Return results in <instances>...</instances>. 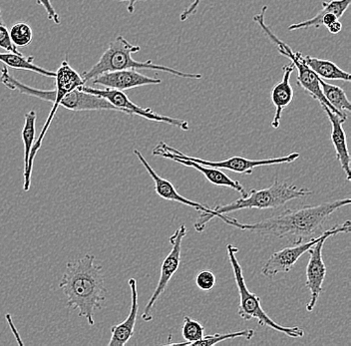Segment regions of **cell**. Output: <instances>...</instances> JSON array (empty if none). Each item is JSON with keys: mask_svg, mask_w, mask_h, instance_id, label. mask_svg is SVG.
<instances>
[{"mask_svg": "<svg viewBox=\"0 0 351 346\" xmlns=\"http://www.w3.org/2000/svg\"><path fill=\"white\" fill-rule=\"evenodd\" d=\"M186 235V225H181L179 229L170 238L172 249H171L170 254L167 256L163 264H162L161 273H160L157 288L154 291L151 299H149L148 304H147L144 312L142 314V319L146 321V323L152 321V308L154 306H155L158 299L161 297V295H163L173 275L177 273L178 269H179L180 264H181L182 242H183V238H185Z\"/></svg>", "mask_w": 351, "mask_h": 346, "instance_id": "12", "label": "cell"}, {"mask_svg": "<svg viewBox=\"0 0 351 346\" xmlns=\"http://www.w3.org/2000/svg\"><path fill=\"white\" fill-rule=\"evenodd\" d=\"M90 82L93 83L94 86L99 85L104 86L105 88L126 91L147 85L161 84L162 80L159 78L149 77L135 69H127L101 74L97 77L92 79Z\"/></svg>", "mask_w": 351, "mask_h": 346, "instance_id": "14", "label": "cell"}, {"mask_svg": "<svg viewBox=\"0 0 351 346\" xmlns=\"http://www.w3.org/2000/svg\"><path fill=\"white\" fill-rule=\"evenodd\" d=\"M83 91L88 93L94 94V95L103 97L104 99L111 103L116 108L119 109L122 113L128 114V115H137L144 119L150 120V121L158 122V123H166L178 127L183 131L190 129V125L185 120L177 119V118L168 117V116L160 115L156 113L151 108H142L138 106L135 103L129 99L128 96L124 93V91L116 89H96L93 87L83 86Z\"/></svg>", "mask_w": 351, "mask_h": 346, "instance_id": "10", "label": "cell"}, {"mask_svg": "<svg viewBox=\"0 0 351 346\" xmlns=\"http://www.w3.org/2000/svg\"><path fill=\"white\" fill-rule=\"evenodd\" d=\"M313 190L307 188H300L287 182H280L274 179L273 185L262 190H251L245 196L238 200L219 205L215 208V212L219 214V220L226 223L227 214L245 209L274 210L282 207L285 203L298 199L306 198L311 196Z\"/></svg>", "mask_w": 351, "mask_h": 346, "instance_id": "4", "label": "cell"}, {"mask_svg": "<svg viewBox=\"0 0 351 346\" xmlns=\"http://www.w3.org/2000/svg\"><path fill=\"white\" fill-rule=\"evenodd\" d=\"M59 288L67 297V306L79 310V317L94 325V312L102 308L106 299L102 267L95 264V256L84 257L66 264Z\"/></svg>", "mask_w": 351, "mask_h": 346, "instance_id": "2", "label": "cell"}, {"mask_svg": "<svg viewBox=\"0 0 351 346\" xmlns=\"http://www.w3.org/2000/svg\"><path fill=\"white\" fill-rule=\"evenodd\" d=\"M81 88L72 90L71 92L66 94L61 101L60 106L64 107L68 110L76 112L98 110L120 112L119 109L116 108L104 98L88 93Z\"/></svg>", "mask_w": 351, "mask_h": 346, "instance_id": "17", "label": "cell"}, {"mask_svg": "<svg viewBox=\"0 0 351 346\" xmlns=\"http://www.w3.org/2000/svg\"><path fill=\"white\" fill-rule=\"evenodd\" d=\"M267 10V6H263L261 12L258 13V14L254 15V21L261 26L263 32L269 37V40L276 45L278 52H280L282 55L291 59V63H293L296 69H298V84L300 85L302 88L306 90V92H308L309 95H311L313 99L317 100L318 102L320 103V105H326L331 111L335 112L339 117L346 120V118H348L346 115L340 113L337 109L333 108V107L329 104L328 101L326 99V97H324V94H322V88H320L319 77H318L317 74H315L311 68L304 64L302 58V52L293 51L289 45H285L284 41L278 38L276 34L269 29V26L265 24V15Z\"/></svg>", "mask_w": 351, "mask_h": 346, "instance_id": "6", "label": "cell"}, {"mask_svg": "<svg viewBox=\"0 0 351 346\" xmlns=\"http://www.w3.org/2000/svg\"><path fill=\"white\" fill-rule=\"evenodd\" d=\"M0 48L13 53H21L10 38V30L4 24H0Z\"/></svg>", "mask_w": 351, "mask_h": 346, "instance_id": "29", "label": "cell"}, {"mask_svg": "<svg viewBox=\"0 0 351 346\" xmlns=\"http://www.w3.org/2000/svg\"><path fill=\"white\" fill-rule=\"evenodd\" d=\"M134 154L137 156L142 165L146 169L148 174L150 175L151 178L153 179L154 183H155V190L158 196L161 197L164 200L183 203V205L194 208L197 211L201 212L199 220L195 223V230H196L197 233H202L205 230L207 223H210V221L214 220V219H219V214L214 210L210 209L207 206L202 205V203H197V201L189 200V199L180 195L178 190H176L175 186L171 182L162 178L154 171V169L149 165L148 162H147V160L145 159L139 150L135 149Z\"/></svg>", "mask_w": 351, "mask_h": 346, "instance_id": "11", "label": "cell"}, {"mask_svg": "<svg viewBox=\"0 0 351 346\" xmlns=\"http://www.w3.org/2000/svg\"><path fill=\"white\" fill-rule=\"evenodd\" d=\"M351 3V0H331V1L322 2V10L313 17L311 19L302 21V23L291 24L287 27L289 32L293 30L307 29V28H319L322 25V19L324 15L328 13H333L337 15V18H340L342 15L348 10Z\"/></svg>", "mask_w": 351, "mask_h": 346, "instance_id": "21", "label": "cell"}, {"mask_svg": "<svg viewBox=\"0 0 351 346\" xmlns=\"http://www.w3.org/2000/svg\"><path fill=\"white\" fill-rule=\"evenodd\" d=\"M322 236H324V233L317 238L306 240V242L295 244L293 246L276 251L263 264L262 269L263 275L267 277H274L276 275H282V273H289L295 266L300 257L307 253L311 247L315 246Z\"/></svg>", "mask_w": 351, "mask_h": 346, "instance_id": "13", "label": "cell"}, {"mask_svg": "<svg viewBox=\"0 0 351 346\" xmlns=\"http://www.w3.org/2000/svg\"><path fill=\"white\" fill-rule=\"evenodd\" d=\"M350 203L351 200L348 198L322 205L304 206L300 209H287L276 216L254 223H239L236 219L229 217L226 223L241 231L289 238L291 244H300L313 238L333 212Z\"/></svg>", "mask_w": 351, "mask_h": 346, "instance_id": "1", "label": "cell"}, {"mask_svg": "<svg viewBox=\"0 0 351 346\" xmlns=\"http://www.w3.org/2000/svg\"><path fill=\"white\" fill-rule=\"evenodd\" d=\"M152 153L154 156L166 158V159L172 160V161L177 162V163L181 164V165L186 166V167L194 168L195 170L202 173V174L205 176V178L207 179L210 183H212L213 185L219 186V187L230 188V189L237 190V192L240 193L241 197L247 194L245 188H243V186L241 185L240 182L234 181V180L230 179L228 175L221 172L219 169L208 167V166L202 165V164L197 163V162L175 156L172 153L165 150L161 143L158 144V145L154 148Z\"/></svg>", "mask_w": 351, "mask_h": 346, "instance_id": "15", "label": "cell"}, {"mask_svg": "<svg viewBox=\"0 0 351 346\" xmlns=\"http://www.w3.org/2000/svg\"><path fill=\"white\" fill-rule=\"evenodd\" d=\"M160 143L163 146L165 150L172 153L175 156L191 160V161L197 162V163L208 166V167L219 169V170H223H223L232 171V172L241 175H251L254 172V169L263 167V166L282 165V164L293 163L300 156V153L295 152L291 153V154L287 155V156L271 158V159L252 160L247 159V158L236 156L230 157L229 159L221 160V161H208V160L199 159V158L188 156V155L176 150L175 148L167 145L165 142H160Z\"/></svg>", "mask_w": 351, "mask_h": 346, "instance_id": "9", "label": "cell"}, {"mask_svg": "<svg viewBox=\"0 0 351 346\" xmlns=\"http://www.w3.org/2000/svg\"><path fill=\"white\" fill-rule=\"evenodd\" d=\"M140 50H141L140 46L131 45L124 36L119 35L110 43L109 47L105 50L98 62L81 76L84 82L87 83L107 72L127 69H145L166 72L184 79H194V80L202 79V74L199 73H186L175 68L155 64L151 60L145 61V62L134 60L132 54L137 53Z\"/></svg>", "mask_w": 351, "mask_h": 346, "instance_id": "3", "label": "cell"}, {"mask_svg": "<svg viewBox=\"0 0 351 346\" xmlns=\"http://www.w3.org/2000/svg\"><path fill=\"white\" fill-rule=\"evenodd\" d=\"M322 106L331 123V141H332L335 153H337V160L340 164V167L343 170L344 174H346V180L350 181V151H348V141H346V132H344L343 127H342L346 120L339 117L335 112L331 111L326 105H322Z\"/></svg>", "mask_w": 351, "mask_h": 346, "instance_id": "16", "label": "cell"}, {"mask_svg": "<svg viewBox=\"0 0 351 346\" xmlns=\"http://www.w3.org/2000/svg\"><path fill=\"white\" fill-rule=\"evenodd\" d=\"M320 88L326 99L328 101L329 104L337 109L341 114L346 115V111L351 110L350 101L343 89L340 88L335 85L326 83L324 79L319 78Z\"/></svg>", "mask_w": 351, "mask_h": 346, "instance_id": "23", "label": "cell"}, {"mask_svg": "<svg viewBox=\"0 0 351 346\" xmlns=\"http://www.w3.org/2000/svg\"><path fill=\"white\" fill-rule=\"evenodd\" d=\"M205 328L199 321H194L190 317H184L183 328H182V335L186 341L183 343H168V345H192L197 343L199 339L203 338Z\"/></svg>", "mask_w": 351, "mask_h": 346, "instance_id": "25", "label": "cell"}, {"mask_svg": "<svg viewBox=\"0 0 351 346\" xmlns=\"http://www.w3.org/2000/svg\"><path fill=\"white\" fill-rule=\"evenodd\" d=\"M337 21H339L337 15L333 14V13H328V14H326L322 17V25H324L326 27H328V25H330L331 23H333Z\"/></svg>", "mask_w": 351, "mask_h": 346, "instance_id": "32", "label": "cell"}, {"mask_svg": "<svg viewBox=\"0 0 351 346\" xmlns=\"http://www.w3.org/2000/svg\"><path fill=\"white\" fill-rule=\"evenodd\" d=\"M199 3H201V0H194L193 3H191V5L181 13L180 21H186L189 17L194 15L197 12V8H199Z\"/></svg>", "mask_w": 351, "mask_h": 346, "instance_id": "31", "label": "cell"}, {"mask_svg": "<svg viewBox=\"0 0 351 346\" xmlns=\"http://www.w3.org/2000/svg\"><path fill=\"white\" fill-rule=\"evenodd\" d=\"M0 24H4L3 18H2V12L1 8H0Z\"/></svg>", "mask_w": 351, "mask_h": 346, "instance_id": "35", "label": "cell"}, {"mask_svg": "<svg viewBox=\"0 0 351 346\" xmlns=\"http://www.w3.org/2000/svg\"><path fill=\"white\" fill-rule=\"evenodd\" d=\"M216 277L214 273L210 271H201L197 275L196 284L199 290L208 291L212 290L216 286Z\"/></svg>", "mask_w": 351, "mask_h": 346, "instance_id": "28", "label": "cell"}, {"mask_svg": "<svg viewBox=\"0 0 351 346\" xmlns=\"http://www.w3.org/2000/svg\"><path fill=\"white\" fill-rule=\"evenodd\" d=\"M350 231L351 223L350 221H346L340 225H333L328 231L324 232V236L307 251L309 253V260L306 267V286L311 291V299L306 304L307 312H311L315 310V304H317L322 291V284H324L326 273H328L324 258H322L324 243L330 236H337L339 234H350Z\"/></svg>", "mask_w": 351, "mask_h": 346, "instance_id": "8", "label": "cell"}, {"mask_svg": "<svg viewBox=\"0 0 351 346\" xmlns=\"http://www.w3.org/2000/svg\"><path fill=\"white\" fill-rule=\"evenodd\" d=\"M254 335V330H239V332H230V334H214L207 335V336H203V338L199 339L197 343H193V346H210L217 345V343H221V341H230V339L239 338V337H243V338L252 339Z\"/></svg>", "mask_w": 351, "mask_h": 346, "instance_id": "26", "label": "cell"}, {"mask_svg": "<svg viewBox=\"0 0 351 346\" xmlns=\"http://www.w3.org/2000/svg\"><path fill=\"white\" fill-rule=\"evenodd\" d=\"M120 2H127V10L129 13L135 12V5L138 1H146V0H118Z\"/></svg>", "mask_w": 351, "mask_h": 346, "instance_id": "34", "label": "cell"}, {"mask_svg": "<svg viewBox=\"0 0 351 346\" xmlns=\"http://www.w3.org/2000/svg\"><path fill=\"white\" fill-rule=\"evenodd\" d=\"M302 58L304 64L311 68L320 79H324V80H342L346 81V82H350L351 80L350 73L342 70L332 61H329L328 59L315 58V57L309 55H302Z\"/></svg>", "mask_w": 351, "mask_h": 346, "instance_id": "20", "label": "cell"}, {"mask_svg": "<svg viewBox=\"0 0 351 346\" xmlns=\"http://www.w3.org/2000/svg\"><path fill=\"white\" fill-rule=\"evenodd\" d=\"M54 78L56 80V87H55L54 99L53 102H52L54 103L53 107H52L51 111H50L49 115H48L47 120H46L45 124H44L40 135L37 138L36 142L33 144L29 160H28L27 169L23 173V190L25 192L30 190V185H32V168L35 157H36L39 149L43 146L44 137H45L50 125L53 121L55 114H56L57 110L60 107L61 101H62L66 94L69 93L72 90L81 88V87L85 85L82 76L71 67V65L68 63L67 60L62 61L60 67L55 72Z\"/></svg>", "mask_w": 351, "mask_h": 346, "instance_id": "7", "label": "cell"}, {"mask_svg": "<svg viewBox=\"0 0 351 346\" xmlns=\"http://www.w3.org/2000/svg\"><path fill=\"white\" fill-rule=\"evenodd\" d=\"M129 286L131 290V308L128 317L123 323L116 324L111 328V339L109 346H124L128 343L135 330L136 321H137L138 310V291L137 280L135 279L129 280Z\"/></svg>", "mask_w": 351, "mask_h": 346, "instance_id": "18", "label": "cell"}, {"mask_svg": "<svg viewBox=\"0 0 351 346\" xmlns=\"http://www.w3.org/2000/svg\"><path fill=\"white\" fill-rule=\"evenodd\" d=\"M37 115L34 110L28 112L25 115L23 129H22L21 137L24 145V171L27 169L28 160H29L30 152L35 141V133H36Z\"/></svg>", "mask_w": 351, "mask_h": 346, "instance_id": "24", "label": "cell"}, {"mask_svg": "<svg viewBox=\"0 0 351 346\" xmlns=\"http://www.w3.org/2000/svg\"><path fill=\"white\" fill-rule=\"evenodd\" d=\"M295 69V67L293 63L285 65L282 80L271 90V102L276 107V114H274L273 121H271V127L274 129H278L280 127L282 112L291 104L295 97V91L291 84V74Z\"/></svg>", "mask_w": 351, "mask_h": 346, "instance_id": "19", "label": "cell"}, {"mask_svg": "<svg viewBox=\"0 0 351 346\" xmlns=\"http://www.w3.org/2000/svg\"><path fill=\"white\" fill-rule=\"evenodd\" d=\"M10 38L16 47H26L32 42L33 32L32 26L26 23H17L11 27Z\"/></svg>", "mask_w": 351, "mask_h": 346, "instance_id": "27", "label": "cell"}, {"mask_svg": "<svg viewBox=\"0 0 351 346\" xmlns=\"http://www.w3.org/2000/svg\"><path fill=\"white\" fill-rule=\"evenodd\" d=\"M228 257H229L230 266L234 271V280H236L237 286H238L239 295H240V306H239V315L245 321H251L254 319L258 321L261 326L271 328L276 332H282L291 338H300L304 336V330L298 326L293 328H287V326L280 325L278 323L273 321L267 313L262 308V302L260 297L254 293H251L245 284V277H243V269L238 258L237 254L239 253V249L237 247L229 244L227 246Z\"/></svg>", "mask_w": 351, "mask_h": 346, "instance_id": "5", "label": "cell"}, {"mask_svg": "<svg viewBox=\"0 0 351 346\" xmlns=\"http://www.w3.org/2000/svg\"><path fill=\"white\" fill-rule=\"evenodd\" d=\"M326 28H328V32H330L331 34H337L341 32L342 24L339 21H337L331 23L330 25H328Z\"/></svg>", "mask_w": 351, "mask_h": 346, "instance_id": "33", "label": "cell"}, {"mask_svg": "<svg viewBox=\"0 0 351 346\" xmlns=\"http://www.w3.org/2000/svg\"><path fill=\"white\" fill-rule=\"evenodd\" d=\"M36 3L43 6L44 10L47 13V17L49 21H53L57 25L61 23L60 16H59L58 13L56 12L53 5H52L51 0H36Z\"/></svg>", "mask_w": 351, "mask_h": 346, "instance_id": "30", "label": "cell"}, {"mask_svg": "<svg viewBox=\"0 0 351 346\" xmlns=\"http://www.w3.org/2000/svg\"><path fill=\"white\" fill-rule=\"evenodd\" d=\"M34 57H26L22 53H13V52H0V62L3 63L5 66L14 68V69L27 70V71L35 72L45 77L54 78L55 72L45 69V68L34 64Z\"/></svg>", "mask_w": 351, "mask_h": 346, "instance_id": "22", "label": "cell"}]
</instances>
